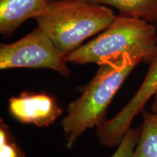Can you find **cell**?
<instances>
[{
	"label": "cell",
	"instance_id": "8",
	"mask_svg": "<svg viewBox=\"0 0 157 157\" xmlns=\"http://www.w3.org/2000/svg\"><path fill=\"white\" fill-rule=\"evenodd\" d=\"M114 7L121 14L157 23V0H82Z\"/></svg>",
	"mask_w": 157,
	"mask_h": 157
},
{
	"label": "cell",
	"instance_id": "7",
	"mask_svg": "<svg viewBox=\"0 0 157 157\" xmlns=\"http://www.w3.org/2000/svg\"><path fill=\"white\" fill-rule=\"evenodd\" d=\"M52 0H0V33L11 36L23 22L40 15Z\"/></svg>",
	"mask_w": 157,
	"mask_h": 157
},
{
	"label": "cell",
	"instance_id": "11",
	"mask_svg": "<svg viewBox=\"0 0 157 157\" xmlns=\"http://www.w3.org/2000/svg\"><path fill=\"white\" fill-rule=\"evenodd\" d=\"M141 128H129L124 135L117 150L111 157H129L137 144Z\"/></svg>",
	"mask_w": 157,
	"mask_h": 157
},
{
	"label": "cell",
	"instance_id": "9",
	"mask_svg": "<svg viewBox=\"0 0 157 157\" xmlns=\"http://www.w3.org/2000/svg\"><path fill=\"white\" fill-rule=\"evenodd\" d=\"M143 123L138 142L129 157H157V124L151 112L142 111Z\"/></svg>",
	"mask_w": 157,
	"mask_h": 157
},
{
	"label": "cell",
	"instance_id": "4",
	"mask_svg": "<svg viewBox=\"0 0 157 157\" xmlns=\"http://www.w3.org/2000/svg\"><path fill=\"white\" fill-rule=\"evenodd\" d=\"M66 57L37 26L16 42L0 44V69L50 68L68 78L71 70Z\"/></svg>",
	"mask_w": 157,
	"mask_h": 157
},
{
	"label": "cell",
	"instance_id": "6",
	"mask_svg": "<svg viewBox=\"0 0 157 157\" xmlns=\"http://www.w3.org/2000/svg\"><path fill=\"white\" fill-rule=\"evenodd\" d=\"M156 90L157 57L150 63L142 84L130 101L113 118L104 121L102 129L105 135L112 140H121L131 127V123L135 116L143 111Z\"/></svg>",
	"mask_w": 157,
	"mask_h": 157
},
{
	"label": "cell",
	"instance_id": "10",
	"mask_svg": "<svg viewBox=\"0 0 157 157\" xmlns=\"http://www.w3.org/2000/svg\"><path fill=\"white\" fill-rule=\"evenodd\" d=\"M0 157H26L17 146L10 127L0 119Z\"/></svg>",
	"mask_w": 157,
	"mask_h": 157
},
{
	"label": "cell",
	"instance_id": "12",
	"mask_svg": "<svg viewBox=\"0 0 157 157\" xmlns=\"http://www.w3.org/2000/svg\"><path fill=\"white\" fill-rule=\"evenodd\" d=\"M153 98H154V102H153L152 103L151 113L157 124V90L156 93H155L154 96H153Z\"/></svg>",
	"mask_w": 157,
	"mask_h": 157
},
{
	"label": "cell",
	"instance_id": "2",
	"mask_svg": "<svg viewBox=\"0 0 157 157\" xmlns=\"http://www.w3.org/2000/svg\"><path fill=\"white\" fill-rule=\"evenodd\" d=\"M124 55L149 63L156 58L157 33L153 23L123 14L117 15L101 34L66 58L75 64L100 65Z\"/></svg>",
	"mask_w": 157,
	"mask_h": 157
},
{
	"label": "cell",
	"instance_id": "5",
	"mask_svg": "<svg viewBox=\"0 0 157 157\" xmlns=\"http://www.w3.org/2000/svg\"><path fill=\"white\" fill-rule=\"evenodd\" d=\"M9 112L19 122L44 127L52 124L63 111L56 98L45 93L24 91L8 101Z\"/></svg>",
	"mask_w": 157,
	"mask_h": 157
},
{
	"label": "cell",
	"instance_id": "3",
	"mask_svg": "<svg viewBox=\"0 0 157 157\" xmlns=\"http://www.w3.org/2000/svg\"><path fill=\"white\" fill-rule=\"evenodd\" d=\"M117 15L109 7L82 0H52L35 20L56 47L68 56L84 40L103 31Z\"/></svg>",
	"mask_w": 157,
	"mask_h": 157
},
{
	"label": "cell",
	"instance_id": "1",
	"mask_svg": "<svg viewBox=\"0 0 157 157\" xmlns=\"http://www.w3.org/2000/svg\"><path fill=\"white\" fill-rule=\"evenodd\" d=\"M141 61L129 55L108 60L99 66L87 84L79 88L81 95L68 104L67 114L62 120L66 147L71 148L87 129L105 121L109 103L127 76Z\"/></svg>",
	"mask_w": 157,
	"mask_h": 157
}]
</instances>
